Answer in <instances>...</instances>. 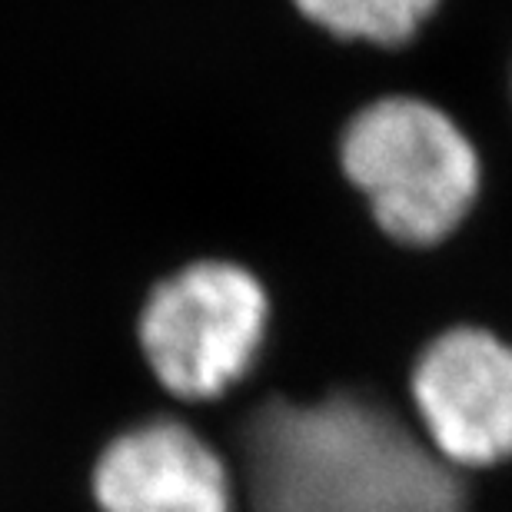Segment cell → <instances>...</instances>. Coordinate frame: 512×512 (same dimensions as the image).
<instances>
[{
	"instance_id": "cell-1",
	"label": "cell",
	"mask_w": 512,
	"mask_h": 512,
	"mask_svg": "<svg viewBox=\"0 0 512 512\" xmlns=\"http://www.w3.org/2000/svg\"><path fill=\"white\" fill-rule=\"evenodd\" d=\"M183 416L227 456L247 512H466V486L373 386L233 389Z\"/></svg>"
},
{
	"instance_id": "cell-2",
	"label": "cell",
	"mask_w": 512,
	"mask_h": 512,
	"mask_svg": "<svg viewBox=\"0 0 512 512\" xmlns=\"http://www.w3.org/2000/svg\"><path fill=\"white\" fill-rule=\"evenodd\" d=\"M336 160L376 233L413 250L453 237L483 187L476 143L443 107L413 94L363 104L346 120Z\"/></svg>"
},
{
	"instance_id": "cell-3",
	"label": "cell",
	"mask_w": 512,
	"mask_h": 512,
	"mask_svg": "<svg viewBox=\"0 0 512 512\" xmlns=\"http://www.w3.org/2000/svg\"><path fill=\"white\" fill-rule=\"evenodd\" d=\"M270 316V293L253 270L230 260H197L150 290L137 343L173 403L210 406L260 366Z\"/></svg>"
},
{
	"instance_id": "cell-4",
	"label": "cell",
	"mask_w": 512,
	"mask_h": 512,
	"mask_svg": "<svg viewBox=\"0 0 512 512\" xmlns=\"http://www.w3.org/2000/svg\"><path fill=\"white\" fill-rule=\"evenodd\" d=\"M409 399L433 453L456 469L512 459V343L486 326H453L423 346Z\"/></svg>"
},
{
	"instance_id": "cell-5",
	"label": "cell",
	"mask_w": 512,
	"mask_h": 512,
	"mask_svg": "<svg viewBox=\"0 0 512 512\" xmlns=\"http://www.w3.org/2000/svg\"><path fill=\"white\" fill-rule=\"evenodd\" d=\"M97 512H237L233 469L187 416L167 413L127 426L90 469Z\"/></svg>"
},
{
	"instance_id": "cell-6",
	"label": "cell",
	"mask_w": 512,
	"mask_h": 512,
	"mask_svg": "<svg viewBox=\"0 0 512 512\" xmlns=\"http://www.w3.org/2000/svg\"><path fill=\"white\" fill-rule=\"evenodd\" d=\"M293 7L336 44L389 54L423 30L439 0H293Z\"/></svg>"
}]
</instances>
